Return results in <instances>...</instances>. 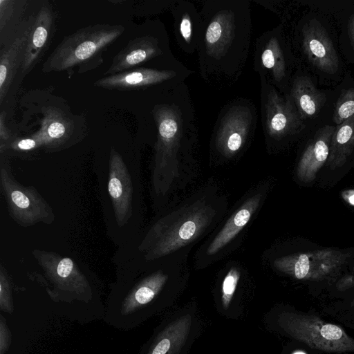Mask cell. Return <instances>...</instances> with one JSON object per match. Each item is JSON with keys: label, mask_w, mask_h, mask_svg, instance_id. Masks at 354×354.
Returning <instances> with one entry per match:
<instances>
[{"label": "cell", "mask_w": 354, "mask_h": 354, "mask_svg": "<svg viewBox=\"0 0 354 354\" xmlns=\"http://www.w3.org/2000/svg\"><path fill=\"white\" fill-rule=\"evenodd\" d=\"M200 14L202 32L197 49L201 77L207 84L228 87L246 64L252 35L248 0H207Z\"/></svg>", "instance_id": "6da1fadb"}, {"label": "cell", "mask_w": 354, "mask_h": 354, "mask_svg": "<svg viewBox=\"0 0 354 354\" xmlns=\"http://www.w3.org/2000/svg\"><path fill=\"white\" fill-rule=\"evenodd\" d=\"M150 114L156 130L153 185L165 194L178 175V156L196 138L195 112L185 82L165 84Z\"/></svg>", "instance_id": "7a4b0ae2"}, {"label": "cell", "mask_w": 354, "mask_h": 354, "mask_svg": "<svg viewBox=\"0 0 354 354\" xmlns=\"http://www.w3.org/2000/svg\"><path fill=\"white\" fill-rule=\"evenodd\" d=\"M122 25L96 24L66 36L43 64L44 73L66 71L69 75L93 70L103 63L102 54L123 34Z\"/></svg>", "instance_id": "3957f363"}, {"label": "cell", "mask_w": 354, "mask_h": 354, "mask_svg": "<svg viewBox=\"0 0 354 354\" xmlns=\"http://www.w3.org/2000/svg\"><path fill=\"white\" fill-rule=\"evenodd\" d=\"M283 330L308 347L331 353H354V338L339 326L317 316L286 312L279 318Z\"/></svg>", "instance_id": "277c9868"}, {"label": "cell", "mask_w": 354, "mask_h": 354, "mask_svg": "<svg viewBox=\"0 0 354 354\" xmlns=\"http://www.w3.org/2000/svg\"><path fill=\"white\" fill-rule=\"evenodd\" d=\"M212 214L207 207L196 203L169 227L155 225L140 250L146 252L145 257L147 260L170 254L195 239L209 223Z\"/></svg>", "instance_id": "5b68a950"}, {"label": "cell", "mask_w": 354, "mask_h": 354, "mask_svg": "<svg viewBox=\"0 0 354 354\" xmlns=\"http://www.w3.org/2000/svg\"><path fill=\"white\" fill-rule=\"evenodd\" d=\"M0 189L10 216L18 225L30 227L42 223L51 224L55 218L50 205L32 186L20 184L6 160L0 165Z\"/></svg>", "instance_id": "8992f818"}, {"label": "cell", "mask_w": 354, "mask_h": 354, "mask_svg": "<svg viewBox=\"0 0 354 354\" xmlns=\"http://www.w3.org/2000/svg\"><path fill=\"white\" fill-rule=\"evenodd\" d=\"M257 113L253 102L236 99L221 111L214 131V145L225 158L236 155L246 145L257 125Z\"/></svg>", "instance_id": "52a82bcc"}, {"label": "cell", "mask_w": 354, "mask_h": 354, "mask_svg": "<svg viewBox=\"0 0 354 354\" xmlns=\"http://www.w3.org/2000/svg\"><path fill=\"white\" fill-rule=\"evenodd\" d=\"M261 114L264 136L278 142L299 133L305 127L289 95H282L275 87L261 80Z\"/></svg>", "instance_id": "ba28073f"}, {"label": "cell", "mask_w": 354, "mask_h": 354, "mask_svg": "<svg viewBox=\"0 0 354 354\" xmlns=\"http://www.w3.org/2000/svg\"><path fill=\"white\" fill-rule=\"evenodd\" d=\"M192 73L178 60L160 66H141L105 76L95 82L94 85L108 90H148L163 84L184 82Z\"/></svg>", "instance_id": "9c48e42d"}, {"label": "cell", "mask_w": 354, "mask_h": 354, "mask_svg": "<svg viewBox=\"0 0 354 354\" xmlns=\"http://www.w3.org/2000/svg\"><path fill=\"white\" fill-rule=\"evenodd\" d=\"M351 257L349 252L326 248L281 257L273 265L297 279L321 280L337 271Z\"/></svg>", "instance_id": "30bf717a"}, {"label": "cell", "mask_w": 354, "mask_h": 354, "mask_svg": "<svg viewBox=\"0 0 354 354\" xmlns=\"http://www.w3.org/2000/svg\"><path fill=\"white\" fill-rule=\"evenodd\" d=\"M176 58L172 53L165 29L158 33L137 37L113 58L105 75H114L142 66L149 62Z\"/></svg>", "instance_id": "8fae6325"}, {"label": "cell", "mask_w": 354, "mask_h": 354, "mask_svg": "<svg viewBox=\"0 0 354 354\" xmlns=\"http://www.w3.org/2000/svg\"><path fill=\"white\" fill-rule=\"evenodd\" d=\"M278 28L261 34L254 47V69L260 80L274 87L283 85L287 76L285 52Z\"/></svg>", "instance_id": "7c38bea8"}, {"label": "cell", "mask_w": 354, "mask_h": 354, "mask_svg": "<svg viewBox=\"0 0 354 354\" xmlns=\"http://www.w3.org/2000/svg\"><path fill=\"white\" fill-rule=\"evenodd\" d=\"M108 191L117 223L123 225L132 215L133 185L122 157L113 147L110 152Z\"/></svg>", "instance_id": "4fadbf2b"}, {"label": "cell", "mask_w": 354, "mask_h": 354, "mask_svg": "<svg viewBox=\"0 0 354 354\" xmlns=\"http://www.w3.org/2000/svg\"><path fill=\"white\" fill-rule=\"evenodd\" d=\"M171 12L176 41L182 51H197L202 32V19L196 6L187 0H174Z\"/></svg>", "instance_id": "5bb4252c"}, {"label": "cell", "mask_w": 354, "mask_h": 354, "mask_svg": "<svg viewBox=\"0 0 354 354\" xmlns=\"http://www.w3.org/2000/svg\"><path fill=\"white\" fill-rule=\"evenodd\" d=\"M302 37L303 49L308 60L324 72H336L338 57L325 30L319 24L311 21L304 26Z\"/></svg>", "instance_id": "9a60e30c"}, {"label": "cell", "mask_w": 354, "mask_h": 354, "mask_svg": "<svg viewBox=\"0 0 354 354\" xmlns=\"http://www.w3.org/2000/svg\"><path fill=\"white\" fill-rule=\"evenodd\" d=\"M55 17L48 4H44L37 13L26 46L20 72L29 73L41 61L50 45L55 29Z\"/></svg>", "instance_id": "2e32d148"}, {"label": "cell", "mask_w": 354, "mask_h": 354, "mask_svg": "<svg viewBox=\"0 0 354 354\" xmlns=\"http://www.w3.org/2000/svg\"><path fill=\"white\" fill-rule=\"evenodd\" d=\"M37 263L50 279L68 289H81L86 285L84 276L69 257L41 250H33Z\"/></svg>", "instance_id": "e0dca14e"}, {"label": "cell", "mask_w": 354, "mask_h": 354, "mask_svg": "<svg viewBox=\"0 0 354 354\" xmlns=\"http://www.w3.org/2000/svg\"><path fill=\"white\" fill-rule=\"evenodd\" d=\"M335 127L319 129L304 151L297 167V176L304 183L312 182L327 161L330 145Z\"/></svg>", "instance_id": "ac0fdd59"}, {"label": "cell", "mask_w": 354, "mask_h": 354, "mask_svg": "<svg viewBox=\"0 0 354 354\" xmlns=\"http://www.w3.org/2000/svg\"><path fill=\"white\" fill-rule=\"evenodd\" d=\"M34 21L30 20L28 26L17 35L11 44L6 46L5 49L1 50L0 58L1 104L6 97L17 73L22 66Z\"/></svg>", "instance_id": "d6986e66"}, {"label": "cell", "mask_w": 354, "mask_h": 354, "mask_svg": "<svg viewBox=\"0 0 354 354\" xmlns=\"http://www.w3.org/2000/svg\"><path fill=\"white\" fill-rule=\"evenodd\" d=\"M261 195L256 194L249 198L227 221L221 230L210 243L207 254L213 255L232 241L247 225L257 209Z\"/></svg>", "instance_id": "ffe728a7"}, {"label": "cell", "mask_w": 354, "mask_h": 354, "mask_svg": "<svg viewBox=\"0 0 354 354\" xmlns=\"http://www.w3.org/2000/svg\"><path fill=\"white\" fill-rule=\"evenodd\" d=\"M288 95L302 120L316 115L325 102V95L307 76L297 77Z\"/></svg>", "instance_id": "44dd1931"}, {"label": "cell", "mask_w": 354, "mask_h": 354, "mask_svg": "<svg viewBox=\"0 0 354 354\" xmlns=\"http://www.w3.org/2000/svg\"><path fill=\"white\" fill-rule=\"evenodd\" d=\"M354 149V115L335 127L327 160L328 166L335 169L343 166Z\"/></svg>", "instance_id": "7402d4cb"}, {"label": "cell", "mask_w": 354, "mask_h": 354, "mask_svg": "<svg viewBox=\"0 0 354 354\" xmlns=\"http://www.w3.org/2000/svg\"><path fill=\"white\" fill-rule=\"evenodd\" d=\"M190 325L189 315L171 322L158 337L148 354H176L185 341Z\"/></svg>", "instance_id": "603a6c76"}, {"label": "cell", "mask_w": 354, "mask_h": 354, "mask_svg": "<svg viewBox=\"0 0 354 354\" xmlns=\"http://www.w3.org/2000/svg\"><path fill=\"white\" fill-rule=\"evenodd\" d=\"M167 275L158 270L144 279L131 292L124 303V310L130 311L149 303L160 291Z\"/></svg>", "instance_id": "cb8c5ba5"}, {"label": "cell", "mask_w": 354, "mask_h": 354, "mask_svg": "<svg viewBox=\"0 0 354 354\" xmlns=\"http://www.w3.org/2000/svg\"><path fill=\"white\" fill-rule=\"evenodd\" d=\"M353 115L354 88H351L344 91L339 98L334 111L333 121L338 125Z\"/></svg>", "instance_id": "d4e9b609"}, {"label": "cell", "mask_w": 354, "mask_h": 354, "mask_svg": "<svg viewBox=\"0 0 354 354\" xmlns=\"http://www.w3.org/2000/svg\"><path fill=\"white\" fill-rule=\"evenodd\" d=\"M239 279L240 272L235 268L230 269L224 277L221 287V300L223 306L227 307L230 304Z\"/></svg>", "instance_id": "484cf974"}, {"label": "cell", "mask_w": 354, "mask_h": 354, "mask_svg": "<svg viewBox=\"0 0 354 354\" xmlns=\"http://www.w3.org/2000/svg\"><path fill=\"white\" fill-rule=\"evenodd\" d=\"M0 304L1 308L5 310L12 309L10 280L2 263L0 266Z\"/></svg>", "instance_id": "4316f807"}, {"label": "cell", "mask_w": 354, "mask_h": 354, "mask_svg": "<svg viewBox=\"0 0 354 354\" xmlns=\"http://www.w3.org/2000/svg\"><path fill=\"white\" fill-rule=\"evenodd\" d=\"M6 112L0 113V152L2 153L5 148L12 142L10 135L6 126Z\"/></svg>", "instance_id": "83f0119b"}, {"label": "cell", "mask_w": 354, "mask_h": 354, "mask_svg": "<svg viewBox=\"0 0 354 354\" xmlns=\"http://www.w3.org/2000/svg\"><path fill=\"white\" fill-rule=\"evenodd\" d=\"M354 286V269L350 273L342 277L337 284V288L339 290H345Z\"/></svg>", "instance_id": "f1b7e54d"}, {"label": "cell", "mask_w": 354, "mask_h": 354, "mask_svg": "<svg viewBox=\"0 0 354 354\" xmlns=\"http://www.w3.org/2000/svg\"><path fill=\"white\" fill-rule=\"evenodd\" d=\"M341 195L344 201L350 205L354 206V189L344 190Z\"/></svg>", "instance_id": "f546056e"}, {"label": "cell", "mask_w": 354, "mask_h": 354, "mask_svg": "<svg viewBox=\"0 0 354 354\" xmlns=\"http://www.w3.org/2000/svg\"><path fill=\"white\" fill-rule=\"evenodd\" d=\"M350 35H351L353 45L354 46V16L352 18L351 24H350Z\"/></svg>", "instance_id": "4dcf8cb0"}, {"label": "cell", "mask_w": 354, "mask_h": 354, "mask_svg": "<svg viewBox=\"0 0 354 354\" xmlns=\"http://www.w3.org/2000/svg\"><path fill=\"white\" fill-rule=\"evenodd\" d=\"M351 306L354 307V299H353V301L351 303Z\"/></svg>", "instance_id": "1f68e13d"}]
</instances>
